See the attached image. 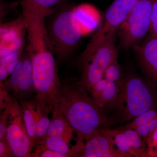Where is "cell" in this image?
Masks as SVG:
<instances>
[{"mask_svg": "<svg viewBox=\"0 0 157 157\" xmlns=\"http://www.w3.org/2000/svg\"><path fill=\"white\" fill-rule=\"evenodd\" d=\"M33 68L35 102L52 110L57 104L58 89L61 84L57 64L48 40L39 36L32 39L28 46Z\"/></svg>", "mask_w": 157, "mask_h": 157, "instance_id": "2", "label": "cell"}, {"mask_svg": "<svg viewBox=\"0 0 157 157\" xmlns=\"http://www.w3.org/2000/svg\"><path fill=\"white\" fill-rule=\"evenodd\" d=\"M151 109H157V87L135 73L123 75L111 120L124 125Z\"/></svg>", "mask_w": 157, "mask_h": 157, "instance_id": "3", "label": "cell"}, {"mask_svg": "<svg viewBox=\"0 0 157 157\" xmlns=\"http://www.w3.org/2000/svg\"><path fill=\"white\" fill-rule=\"evenodd\" d=\"M74 12L83 35L94 30L99 22L98 11L89 4H82L74 8Z\"/></svg>", "mask_w": 157, "mask_h": 157, "instance_id": "16", "label": "cell"}, {"mask_svg": "<svg viewBox=\"0 0 157 157\" xmlns=\"http://www.w3.org/2000/svg\"><path fill=\"white\" fill-rule=\"evenodd\" d=\"M104 129L120 151L131 157H149L147 144L135 129Z\"/></svg>", "mask_w": 157, "mask_h": 157, "instance_id": "9", "label": "cell"}, {"mask_svg": "<svg viewBox=\"0 0 157 157\" xmlns=\"http://www.w3.org/2000/svg\"><path fill=\"white\" fill-rule=\"evenodd\" d=\"M13 151L7 139L0 140V157H14Z\"/></svg>", "mask_w": 157, "mask_h": 157, "instance_id": "28", "label": "cell"}, {"mask_svg": "<svg viewBox=\"0 0 157 157\" xmlns=\"http://www.w3.org/2000/svg\"><path fill=\"white\" fill-rule=\"evenodd\" d=\"M120 90V86L115 82L108 81L107 86L101 96L100 106L101 109L109 111L112 110L118 97Z\"/></svg>", "mask_w": 157, "mask_h": 157, "instance_id": "20", "label": "cell"}, {"mask_svg": "<svg viewBox=\"0 0 157 157\" xmlns=\"http://www.w3.org/2000/svg\"><path fill=\"white\" fill-rule=\"evenodd\" d=\"M146 144L149 157L157 156V129L152 134Z\"/></svg>", "mask_w": 157, "mask_h": 157, "instance_id": "27", "label": "cell"}, {"mask_svg": "<svg viewBox=\"0 0 157 157\" xmlns=\"http://www.w3.org/2000/svg\"><path fill=\"white\" fill-rule=\"evenodd\" d=\"M154 0H139L127 19L118 29L121 47L134 48L149 33Z\"/></svg>", "mask_w": 157, "mask_h": 157, "instance_id": "6", "label": "cell"}, {"mask_svg": "<svg viewBox=\"0 0 157 157\" xmlns=\"http://www.w3.org/2000/svg\"><path fill=\"white\" fill-rule=\"evenodd\" d=\"M7 104L9 107V115L6 139L14 156H33L32 152L34 144L27 132L20 104L17 100L10 98Z\"/></svg>", "mask_w": 157, "mask_h": 157, "instance_id": "7", "label": "cell"}, {"mask_svg": "<svg viewBox=\"0 0 157 157\" xmlns=\"http://www.w3.org/2000/svg\"><path fill=\"white\" fill-rule=\"evenodd\" d=\"M38 157H66L65 155L49 149H45L40 152Z\"/></svg>", "mask_w": 157, "mask_h": 157, "instance_id": "29", "label": "cell"}, {"mask_svg": "<svg viewBox=\"0 0 157 157\" xmlns=\"http://www.w3.org/2000/svg\"><path fill=\"white\" fill-rule=\"evenodd\" d=\"M19 100L22 110L24 121L27 132L34 145H36V124L33 112V100L32 99H22Z\"/></svg>", "mask_w": 157, "mask_h": 157, "instance_id": "19", "label": "cell"}, {"mask_svg": "<svg viewBox=\"0 0 157 157\" xmlns=\"http://www.w3.org/2000/svg\"><path fill=\"white\" fill-rule=\"evenodd\" d=\"M150 33L157 37V0H154L152 7Z\"/></svg>", "mask_w": 157, "mask_h": 157, "instance_id": "26", "label": "cell"}, {"mask_svg": "<svg viewBox=\"0 0 157 157\" xmlns=\"http://www.w3.org/2000/svg\"><path fill=\"white\" fill-rule=\"evenodd\" d=\"M61 0H21L23 16L46 18L54 13Z\"/></svg>", "mask_w": 157, "mask_h": 157, "instance_id": "15", "label": "cell"}, {"mask_svg": "<svg viewBox=\"0 0 157 157\" xmlns=\"http://www.w3.org/2000/svg\"><path fill=\"white\" fill-rule=\"evenodd\" d=\"M107 83H108V81L105 78H103L96 83L95 85L94 86L90 92L91 96L93 100L99 107L101 104L102 93L107 86Z\"/></svg>", "mask_w": 157, "mask_h": 157, "instance_id": "24", "label": "cell"}, {"mask_svg": "<svg viewBox=\"0 0 157 157\" xmlns=\"http://www.w3.org/2000/svg\"><path fill=\"white\" fill-rule=\"evenodd\" d=\"M123 75L122 73L118 58L113 60L104 72V78L109 82H115L120 86Z\"/></svg>", "mask_w": 157, "mask_h": 157, "instance_id": "23", "label": "cell"}, {"mask_svg": "<svg viewBox=\"0 0 157 157\" xmlns=\"http://www.w3.org/2000/svg\"><path fill=\"white\" fill-rule=\"evenodd\" d=\"M134 48L145 79L157 87V37L149 33Z\"/></svg>", "mask_w": 157, "mask_h": 157, "instance_id": "10", "label": "cell"}, {"mask_svg": "<svg viewBox=\"0 0 157 157\" xmlns=\"http://www.w3.org/2000/svg\"><path fill=\"white\" fill-rule=\"evenodd\" d=\"M139 0H114L105 14L104 23L97 31L103 35L117 32Z\"/></svg>", "mask_w": 157, "mask_h": 157, "instance_id": "12", "label": "cell"}, {"mask_svg": "<svg viewBox=\"0 0 157 157\" xmlns=\"http://www.w3.org/2000/svg\"><path fill=\"white\" fill-rule=\"evenodd\" d=\"M23 62V59L22 56L21 55L18 64L15 68V70L11 73L9 78L5 81L4 83H2V88L8 93L11 92L14 96H15L17 93L20 79L22 73Z\"/></svg>", "mask_w": 157, "mask_h": 157, "instance_id": "21", "label": "cell"}, {"mask_svg": "<svg viewBox=\"0 0 157 157\" xmlns=\"http://www.w3.org/2000/svg\"><path fill=\"white\" fill-rule=\"evenodd\" d=\"M78 82H62L58 89L57 104L67 119L77 140L85 141L108 121L103 109Z\"/></svg>", "mask_w": 157, "mask_h": 157, "instance_id": "1", "label": "cell"}, {"mask_svg": "<svg viewBox=\"0 0 157 157\" xmlns=\"http://www.w3.org/2000/svg\"><path fill=\"white\" fill-rule=\"evenodd\" d=\"M157 117V109H151L135 117L128 123L118 128L119 129H136L137 127Z\"/></svg>", "mask_w": 157, "mask_h": 157, "instance_id": "22", "label": "cell"}, {"mask_svg": "<svg viewBox=\"0 0 157 157\" xmlns=\"http://www.w3.org/2000/svg\"><path fill=\"white\" fill-rule=\"evenodd\" d=\"M33 100V112L35 116L36 124V144L44 138L46 135L50 123V119L48 117V114L51 112L50 109H47L40 106Z\"/></svg>", "mask_w": 157, "mask_h": 157, "instance_id": "17", "label": "cell"}, {"mask_svg": "<svg viewBox=\"0 0 157 157\" xmlns=\"http://www.w3.org/2000/svg\"><path fill=\"white\" fill-rule=\"evenodd\" d=\"M23 62L22 73L16 95L14 97L20 99H30L36 95L33 76V68L30 55L26 48L22 55Z\"/></svg>", "mask_w": 157, "mask_h": 157, "instance_id": "14", "label": "cell"}, {"mask_svg": "<svg viewBox=\"0 0 157 157\" xmlns=\"http://www.w3.org/2000/svg\"><path fill=\"white\" fill-rule=\"evenodd\" d=\"M116 32L104 36L93 35L77 60V66L81 74L78 82L89 92L104 78V72L110 63L118 58L115 44Z\"/></svg>", "mask_w": 157, "mask_h": 157, "instance_id": "4", "label": "cell"}, {"mask_svg": "<svg viewBox=\"0 0 157 157\" xmlns=\"http://www.w3.org/2000/svg\"><path fill=\"white\" fill-rule=\"evenodd\" d=\"M5 110L1 115L0 119V140L6 139L7 122L9 115V106L6 104Z\"/></svg>", "mask_w": 157, "mask_h": 157, "instance_id": "25", "label": "cell"}, {"mask_svg": "<svg viewBox=\"0 0 157 157\" xmlns=\"http://www.w3.org/2000/svg\"><path fill=\"white\" fill-rule=\"evenodd\" d=\"M46 27L52 52L57 60L63 61L75 49L83 35L74 8L60 9Z\"/></svg>", "mask_w": 157, "mask_h": 157, "instance_id": "5", "label": "cell"}, {"mask_svg": "<svg viewBox=\"0 0 157 157\" xmlns=\"http://www.w3.org/2000/svg\"><path fill=\"white\" fill-rule=\"evenodd\" d=\"M51 113L50 125L43 138L51 136L58 137L63 138L69 144L73 138L74 130L57 104L54 107Z\"/></svg>", "mask_w": 157, "mask_h": 157, "instance_id": "13", "label": "cell"}, {"mask_svg": "<svg viewBox=\"0 0 157 157\" xmlns=\"http://www.w3.org/2000/svg\"><path fill=\"white\" fill-rule=\"evenodd\" d=\"M69 157H131L115 147L112 137L101 128L85 141L77 140Z\"/></svg>", "mask_w": 157, "mask_h": 157, "instance_id": "8", "label": "cell"}, {"mask_svg": "<svg viewBox=\"0 0 157 157\" xmlns=\"http://www.w3.org/2000/svg\"><path fill=\"white\" fill-rule=\"evenodd\" d=\"M25 30V21L22 14L15 21L1 25V59L23 48Z\"/></svg>", "mask_w": 157, "mask_h": 157, "instance_id": "11", "label": "cell"}, {"mask_svg": "<svg viewBox=\"0 0 157 157\" xmlns=\"http://www.w3.org/2000/svg\"><path fill=\"white\" fill-rule=\"evenodd\" d=\"M69 144L63 138L58 137L51 136L43 138L37 145L33 157H38L40 152L45 149H49L57 152L69 157L70 149Z\"/></svg>", "mask_w": 157, "mask_h": 157, "instance_id": "18", "label": "cell"}]
</instances>
